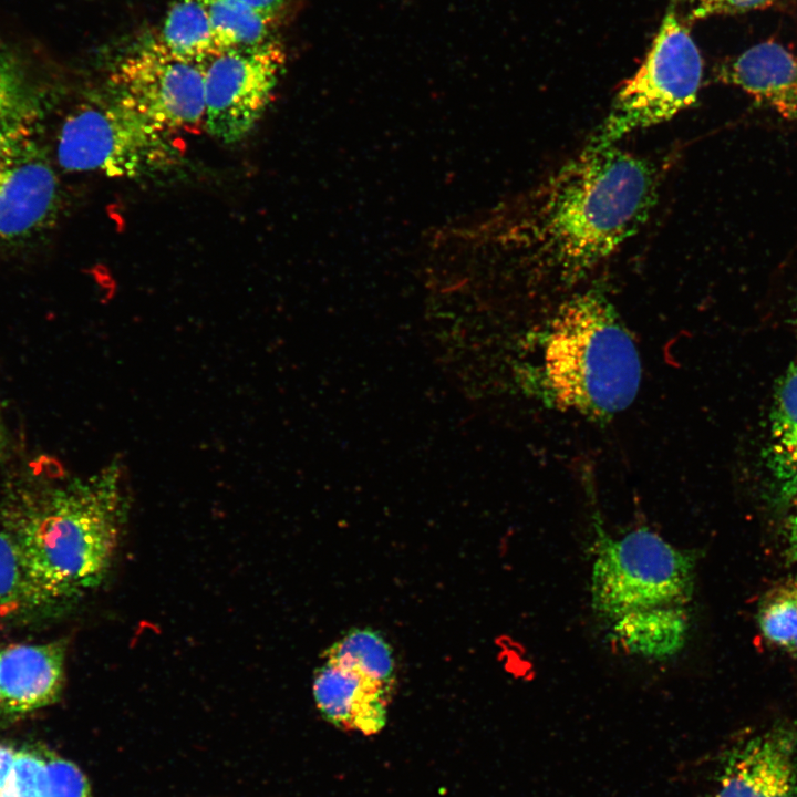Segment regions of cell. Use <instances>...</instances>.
Here are the masks:
<instances>
[{"label": "cell", "instance_id": "cell-26", "mask_svg": "<svg viewBox=\"0 0 797 797\" xmlns=\"http://www.w3.org/2000/svg\"><path fill=\"white\" fill-rule=\"evenodd\" d=\"M15 754L17 751L11 747L0 745V790H2L8 783Z\"/></svg>", "mask_w": 797, "mask_h": 797}, {"label": "cell", "instance_id": "cell-15", "mask_svg": "<svg viewBox=\"0 0 797 797\" xmlns=\"http://www.w3.org/2000/svg\"><path fill=\"white\" fill-rule=\"evenodd\" d=\"M767 464L776 495L786 505L797 494V359L774 392Z\"/></svg>", "mask_w": 797, "mask_h": 797}, {"label": "cell", "instance_id": "cell-20", "mask_svg": "<svg viewBox=\"0 0 797 797\" xmlns=\"http://www.w3.org/2000/svg\"><path fill=\"white\" fill-rule=\"evenodd\" d=\"M38 609L33 591L12 536L0 530V612L15 615Z\"/></svg>", "mask_w": 797, "mask_h": 797}, {"label": "cell", "instance_id": "cell-19", "mask_svg": "<svg viewBox=\"0 0 797 797\" xmlns=\"http://www.w3.org/2000/svg\"><path fill=\"white\" fill-rule=\"evenodd\" d=\"M203 4L222 50L260 44L275 39L272 32L278 20L268 14L237 3Z\"/></svg>", "mask_w": 797, "mask_h": 797}, {"label": "cell", "instance_id": "cell-16", "mask_svg": "<svg viewBox=\"0 0 797 797\" xmlns=\"http://www.w3.org/2000/svg\"><path fill=\"white\" fill-rule=\"evenodd\" d=\"M149 44L173 56L203 65L222 51L206 7L196 0H175Z\"/></svg>", "mask_w": 797, "mask_h": 797}, {"label": "cell", "instance_id": "cell-24", "mask_svg": "<svg viewBox=\"0 0 797 797\" xmlns=\"http://www.w3.org/2000/svg\"><path fill=\"white\" fill-rule=\"evenodd\" d=\"M780 538L784 557L797 563V494L785 505Z\"/></svg>", "mask_w": 797, "mask_h": 797}, {"label": "cell", "instance_id": "cell-5", "mask_svg": "<svg viewBox=\"0 0 797 797\" xmlns=\"http://www.w3.org/2000/svg\"><path fill=\"white\" fill-rule=\"evenodd\" d=\"M179 142L111 93L68 114L56 138V162L69 172L137 178L175 166L183 154Z\"/></svg>", "mask_w": 797, "mask_h": 797}, {"label": "cell", "instance_id": "cell-18", "mask_svg": "<svg viewBox=\"0 0 797 797\" xmlns=\"http://www.w3.org/2000/svg\"><path fill=\"white\" fill-rule=\"evenodd\" d=\"M756 619L768 644L797 656V577L780 581L763 596Z\"/></svg>", "mask_w": 797, "mask_h": 797}, {"label": "cell", "instance_id": "cell-11", "mask_svg": "<svg viewBox=\"0 0 797 797\" xmlns=\"http://www.w3.org/2000/svg\"><path fill=\"white\" fill-rule=\"evenodd\" d=\"M392 691L361 671L327 660L313 680V696L322 716L345 731L364 735L380 732L386 723Z\"/></svg>", "mask_w": 797, "mask_h": 797}, {"label": "cell", "instance_id": "cell-12", "mask_svg": "<svg viewBox=\"0 0 797 797\" xmlns=\"http://www.w3.org/2000/svg\"><path fill=\"white\" fill-rule=\"evenodd\" d=\"M35 41L0 22V146L38 131L45 91L34 71Z\"/></svg>", "mask_w": 797, "mask_h": 797}, {"label": "cell", "instance_id": "cell-21", "mask_svg": "<svg viewBox=\"0 0 797 797\" xmlns=\"http://www.w3.org/2000/svg\"><path fill=\"white\" fill-rule=\"evenodd\" d=\"M43 760L42 797H93L87 778L74 763L52 754Z\"/></svg>", "mask_w": 797, "mask_h": 797}, {"label": "cell", "instance_id": "cell-10", "mask_svg": "<svg viewBox=\"0 0 797 797\" xmlns=\"http://www.w3.org/2000/svg\"><path fill=\"white\" fill-rule=\"evenodd\" d=\"M712 797H797V731L765 726L726 754Z\"/></svg>", "mask_w": 797, "mask_h": 797}, {"label": "cell", "instance_id": "cell-1", "mask_svg": "<svg viewBox=\"0 0 797 797\" xmlns=\"http://www.w3.org/2000/svg\"><path fill=\"white\" fill-rule=\"evenodd\" d=\"M656 192L649 161L587 145L522 199L500 239L532 273L572 283L636 234Z\"/></svg>", "mask_w": 797, "mask_h": 797}, {"label": "cell", "instance_id": "cell-2", "mask_svg": "<svg viewBox=\"0 0 797 797\" xmlns=\"http://www.w3.org/2000/svg\"><path fill=\"white\" fill-rule=\"evenodd\" d=\"M128 507L124 463L114 459L87 482L27 498L7 513L4 529L38 608L71 605L105 580Z\"/></svg>", "mask_w": 797, "mask_h": 797}, {"label": "cell", "instance_id": "cell-9", "mask_svg": "<svg viewBox=\"0 0 797 797\" xmlns=\"http://www.w3.org/2000/svg\"><path fill=\"white\" fill-rule=\"evenodd\" d=\"M61 205L60 184L37 132L0 146V247L17 246L49 229Z\"/></svg>", "mask_w": 797, "mask_h": 797}, {"label": "cell", "instance_id": "cell-23", "mask_svg": "<svg viewBox=\"0 0 797 797\" xmlns=\"http://www.w3.org/2000/svg\"><path fill=\"white\" fill-rule=\"evenodd\" d=\"M779 0H695L690 20L734 15L768 8Z\"/></svg>", "mask_w": 797, "mask_h": 797}, {"label": "cell", "instance_id": "cell-22", "mask_svg": "<svg viewBox=\"0 0 797 797\" xmlns=\"http://www.w3.org/2000/svg\"><path fill=\"white\" fill-rule=\"evenodd\" d=\"M44 760L38 755L17 752L12 770L4 788L17 797H42Z\"/></svg>", "mask_w": 797, "mask_h": 797}, {"label": "cell", "instance_id": "cell-17", "mask_svg": "<svg viewBox=\"0 0 797 797\" xmlns=\"http://www.w3.org/2000/svg\"><path fill=\"white\" fill-rule=\"evenodd\" d=\"M325 658L354 667L390 691H394L393 652L384 638L374 630H350L327 650Z\"/></svg>", "mask_w": 797, "mask_h": 797}, {"label": "cell", "instance_id": "cell-14", "mask_svg": "<svg viewBox=\"0 0 797 797\" xmlns=\"http://www.w3.org/2000/svg\"><path fill=\"white\" fill-rule=\"evenodd\" d=\"M64 641L14 644L1 650L2 711L25 714L52 704L64 683Z\"/></svg>", "mask_w": 797, "mask_h": 797}, {"label": "cell", "instance_id": "cell-8", "mask_svg": "<svg viewBox=\"0 0 797 797\" xmlns=\"http://www.w3.org/2000/svg\"><path fill=\"white\" fill-rule=\"evenodd\" d=\"M110 85L112 94L170 134H197L204 130L203 64L147 44L115 66Z\"/></svg>", "mask_w": 797, "mask_h": 797}, {"label": "cell", "instance_id": "cell-6", "mask_svg": "<svg viewBox=\"0 0 797 797\" xmlns=\"http://www.w3.org/2000/svg\"><path fill=\"white\" fill-rule=\"evenodd\" d=\"M702 79L701 51L672 3L641 65L619 89L587 145H615L634 131L671 120L695 103Z\"/></svg>", "mask_w": 797, "mask_h": 797}, {"label": "cell", "instance_id": "cell-7", "mask_svg": "<svg viewBox=\"0 0 797 797\" xmlns=\"http://www.w3.org/2000/svg\"><path fill=\"white\" fill-rule=\"evenodd\" d=\"M286 53L275 39L229 48L204 64V130L215 139H245L266 113L279 83Z\"/></svg>", "mask_w": 797, "mask_h": 797}, {"label": "cell", "instance_id": "cell-3", "mask_svg": "<svg viewBox=\"0 0 797 797\" xmlns=\"http://www.w3.org/2000/svg\"><path fill=\"white\" fill-rule=\"evenodd\" d=\"M596 531L590 602L600 628L630 655L674 658L690 635L697 555L645 526Z\"/></svg>", "mask_w": 797, "mask_h": 797}, {"label": "cell", "instance_id": "cell-4", "mask_svg": "<svg viewBox=\"0 0 797 797\" xmlns=\"http://www.w3.org/2000/svg\"><path fill=\"white\" fill-rule=\"evenodd\" d=\"M544 371L558 407L599 422L625 410L641 382L635 343L612 304L596 290L578 293L558 309Z\"/></svg>", "mask_w": 797, "mask_h": 797}, {"label": "cell", "instance_id": "cell-27", "mask_svg": "<svg viewBox=\"0 0 797 797\" xmlns=\"http://www.w3.org/2000/svg\"><path fill=\"white\" fill-rule=\"evenodd\" d=\"M0 797H17L14 794L9 791L7 788L0 790Z\"/></svg>", "mask_w": 797, "mask_h": 797}, {"label": "cell", "instance_id": "cell-28", "mask_svg": "<svg viewBox=\"0 0 797 797\" xmlns=\"http://www.w3.org/2000/svg\"><path fill=\"white\" fill-rule=\"evenodd\" d=\"M0 654H1V650H0ZM1 711H2V701H1V692H0V712Z\"/></svg>", "mask_w": 797, "mask_h": 797}, {"label": "cell", "instance_id": "cell-25", "mask_svg": "<svg viewBox=\"0 0 797 797\" xmlns=\"http://www.w3.org/2000/svg\"><path fill=\"white\" fill-rule=\"evenodd\" d=\"M203 3L206 2H228L246 6L258 10L265 14H268L276 20L283 17L286 11L290 8L293 0H196Z\"/></svg>", "mask_w": 797, "mask_h": 797}, {"label": "cell", "instance_id": "cell-13", "mask_svg": "<svg viewBox=\"0 0 797 797\" xmlns=\"http://www.w3.org/2000/svg\"><path fill=\"white\" fill-rule=\"evenodd\" d=\"M716 80L797 122V53L783 44L764 41L749 46L722 63Z\"/></svg>", "mask_w": 797, "mask_h": 797}]
</instances>
